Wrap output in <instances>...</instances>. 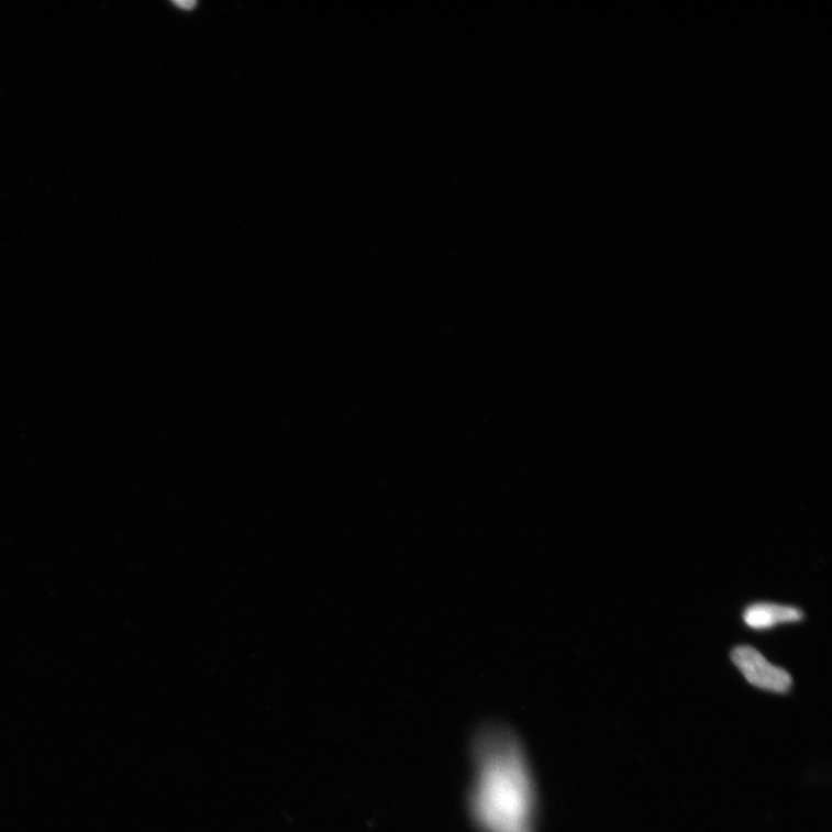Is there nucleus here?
Returning a JSON list of instances; mask_svg holds the SVG:
<instances>
[{
  "instance_id": "f257e3e1",
  "label": "nucleus",
  "mask_w": 832,
  "mask_h": 832,
  "mask_svg": "<svg viewBox=\"0 0 832 832\" xmlns=\"http://www.w3.org/2000/svg\"><path fill=\"white\" fill-rule=\"evenodd\" d=\"M478 740L472 781V817L482 832H531L536 794L524 752L495 726Z\"/></svg>"
},
{
  "instance_id": "f03ea898",
  "label": "nucleus",
  "mask_w": 832,
  "mask_h": 832,
  "mask_svg": "<svg viewBox=\"0 0 832 832\" xmlns=\"http://www.w3.org/2000/svg\"><path fill=\"white\" fill-rule=\"evenodd\" d=\"M731 657L751 685L779 694L791 689L794 680L790 674L770 664L756 648L748 645L736 646Z\"/></svg>"
},
{
  "instance_id": "7ed1b4c3",
  "label": "nucleus",
  "mask_w": 832,
  "mask_h": 832,
  "mask_svg": "<svg viewBox=\"0 0 832 832\" xmlns=\"http://www.w3.org/2000/svg\"><path fill=\"white\" fill-rule=\"evenodd\" d=\"M803 613L790 606L775 603H755L748 607L744 614L746 624L753 629H768L780 623L798 622Z\"/></svg>"
}]
</instances>
